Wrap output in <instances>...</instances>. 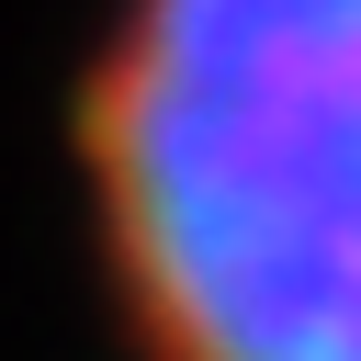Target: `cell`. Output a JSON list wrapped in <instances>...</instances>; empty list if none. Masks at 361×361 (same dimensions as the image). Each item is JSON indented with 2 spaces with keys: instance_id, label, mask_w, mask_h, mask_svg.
Masks as SVG:
<instances>
[{
  "instance_id": "cell-1",
  "label": "cell",
  "mask_w": 361,
  "mask_h": 361,
  "mask_svg": "<svg viewBox=\"0 0 361 361\" xmlns=\"http://www.w3.org/2000/svg\"><path fill=\"white\" fill-rule=\"evenodd\" d=\"M56 135L113 361H361V0H102Z\"/></svg>"
}]
</instances>
